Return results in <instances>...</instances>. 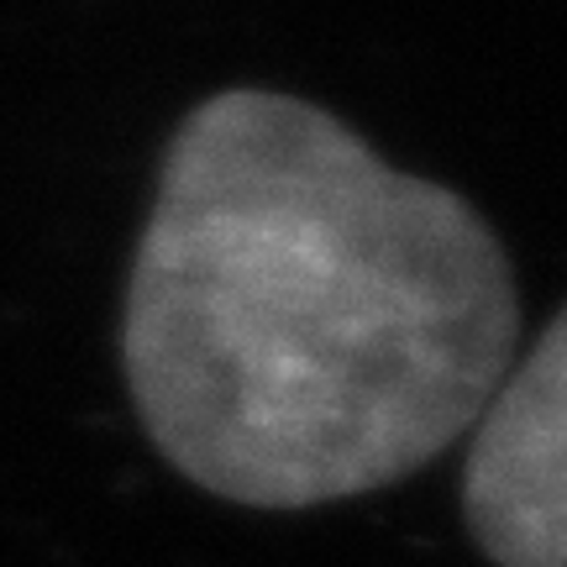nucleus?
<instances>
[{
    "mask_svg": "<svg viewBox=\"0 0 567 567\" xmlns=\"http://www.w3.org/2000/svg\"><path fill=\"white\" fill-rule=\"evenodd\" d=\"M463 520L494 567H567V305L473 421Z\"/></svg>",
    "mask_w": 567,
    "mask_h": 567,
    "instance_id": "2",
    "label": "nucleus"
},
{
    "mask_svg": "<svg viewBox=\"0 0 567 567\" xmlns=\"http://www.w3.org/2000/svg\"><path fill=\"white\" fill-rule=\"evenodd\" d=\"M520 352L478 205L331 111L237 84L163 147L122 310L147 442L216 499L310 509L436 463Z\"/></svg>",
    "mask_w": 567,
    "mask_h": 567,
    "instance_id": "1",
    "label": "nucleus"
}]
</instances>
